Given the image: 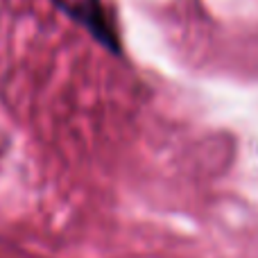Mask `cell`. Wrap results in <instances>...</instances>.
Masks as SVG:
<instances>
[{"label":"cell","mask_w":258,"mask_h":258,"mask_svg":"<svg viewBox=\"0 0 258 258\" xmlns=\"http://www.w3.org/2000/svg\"><path fill=\"white\" fill-rule=\"evenodd\" d=\"M52 3L80 27H84L95 41H100L102 45H107L111 50L120 48L116 30L109 21L102 0H52Z\"/></svg>","instance_id":"obj_1"}]
</instances>
